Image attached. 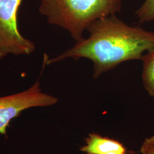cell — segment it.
<instances>
[{
  "instance_id": "6da1fadb",
  "label": "cell",
  "mask_w": 154,
  "mask_h": 154,
  "mask_svg": "<svg viewBox=\"0 0 154 154\" xmlns=\"http://www.w3.org/2000/svg\"><path fill=\"white\" fill-rule=\"evenodd\" d=\"M86 30L88 38L77 41L71 48L57 57H48L46 65L67 58H87L93 62V77L98 78L123 62L141 60L145 53L154 48V32L130 26L116 14L97 20Z\"/></svg>"
},
{
  "instance_id": "7a4b0ae2",
  "label": "cell",
  "mask_w": 154,
  "mask_h": 154,
  "mask_svg": "<svg viewBox=\"0 0 154 154\" xmlns=\"http://www.w3.org/2000/svg\"><path fill=\"white\" fill-rule=\"evenodd\" d=\"M123 0H41L39 13L76 41L97 20L121 11Z\"/></svg>"
},
{
  "instance_id": "3957f363",
  "label": "cell",
  "mask_w": 154,
  "mask_h": 154,
  "mask_svg": "<svg viewBox=\"0 0 154 154\" xmlns=\"http://www.w3.org/2000/svg\"><path fill=\"white\" fill-rule=\"evenodd\" d=\"M23 0H0V60L8 55H27L35 44L25 38L18 28L19 8Z\"/></svg>"
},
{
  "instance_id": "277c9868",
  "label": "cell",
  "mask_w": 154,
  "mask_h": 154,
  "mask_svg": "<svg viewBox=\"0 0 154 154\" xmlns=\"http://www.w3.org/2000/svg\"><path fill=\"white\" fill-rule=\"evenodd\" d=\"M57 102V98L42 92L38 80L28 90L0 97V134L6 135V129L11 120L20 116L23 110L50 106Z\"/></svg>"
},
{
  "instance_id": "5b68a950",
  "label": "cell",
  "mask_w": 154,
  "mask_h": 154,
  "mask_svg": "<svg viewBox=\"0 0 154 154\" xmlns=\"http://www.w3.org/2000/svg\"><path fill=\"white\" fill-rule=\"evenodd\" d=\"M80 150L85 154H105L111 151L126 152L123 144L112 139L91 134Z\"/></svg>"
},
{
  "instance_id": "8992f818",
  "label": "cell",
  "mask_w": 154,
  "mask_h": 154,
  "mask_svg": "<svg viewBox=\"0 0 154 154\" xmlns=\"http://www.w3.org/2000/svg\"><path fill=\"white\" fill-rule=\"evenodd\" d=\"M141 60L143 61V86L149 95L154 97V48L146 52Z\"/></svg>"
},
{
  "instance_id": "52a82bcc",
  "label": "cell",
  "mask_w": 154,
  "mask_h": 154,
  "mask_svg": "<svg viewBox=\"0 0 154 154\" xmlns=\"http://www.w3.org/2000/svg\"><path fill=\"white\" fill-rule=\"evenodd\" d=\"M135 16L141 23L154 21V0H144L135 12Z\"/></svg>"
},
{
  "instance_id": "ba28073f",
  "label": "cell",
  "mask_w": 154,
  "mask_h": 154,
  "mask_svg": "<svg viewBox=\"0 0 154 154\" xmlns=\"http://www.w3.org/2000/svg\"><path fill=\"white\" fill-rule=\"evenodd\" d=\"M140 152L142 154H154V135L144 140Z\"/></svg>"
},
{
  "instance_id": "9c48e42d",
  "label": "cell",
  "mask_w": 154,
  "mask_h": 154,
  "mask_svg": "<svg viewBox=\"0 0 154 154\" xmlns=\"http://www.w3.org/2000/svg\"><path fill=\"white\" fill-rule=\"evenodd\" d=\"M105 154H127L126 152H121V151H111Z\"/></svg>"
}]
</instances>
